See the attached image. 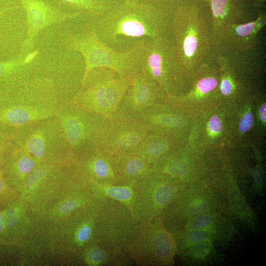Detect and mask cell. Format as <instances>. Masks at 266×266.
Masks as SVG:
<instances>
[{"label":"cell","instance_id":"1","mask_svg":"<svg viewBox=\"0 0 266 266\" xmlns=\"http://www.w3.org/2000/svg\"><path fill=\"white\" fill-rule=\"evenodd\" d=\"M179 0L123 2L89 18L103 43L116 51L126 52L141 39L172 36L173 17Z\"/></svg>","mask_w":266,"mask_h":266},{"label":"cell","instance_id":"2","mask_svg":"<svg viewBox=\"0 0 266 266\" xmlns=\"http://www.w3.org/2000/svg\"><path fill=\"white\" fill-rule=\"evenodd\" d=\"M49 75L35 77L0 95V130L13 133L24 126L55 116L70 102Z\"/></svg>","mask_w":266,"mask_h":266},{"label":"cell","instance_id":"3","mask_svg":"<svg viewBox=\"0 0 266 266\" xmlns=\"http://www.w3.org/2000/svg\"><path fill=\"white\" fill-rule=\"evenodd\" d=\"M172 35L185 74L208 61L213 44L207 7L199 0H179L175 9Z\"/></svg>","mask_w":266,"mask_h":266},{"label":"cell","instance_id":"4","mask_svg":"<svg viewBox=\"0 0 266 266\" xmlns=\"http://www.w3.org/2000/svg\"><path fill=\"white\" fill-rule=\"evenodd\" d=\"M99 202V199L97 203L75 211L57 224L40 228L34 248H44L53 256L78 262L86 247L97 244L96 223Z\"/></svg>","mask_w":266,"mask_h":266},{"label":"cell","instance_id":"5","mask_svg":"<svg viewBox=\"0 0 266 266\" xmlns=\"http://www.w3.org/2000/svg\"><path fill=\"white\" fill-rule=\"evenodd\" d=\"M82 22L66 34L63 44L66 50L77 52L83 57L84 75L92 68L101 66L114 70L121 77L132 76L138 71L143 39L128 52H117L100 40L88 16H83Z\"/></svg>","mask_w":266,"mask_h":266},{"label":"cell","instance_id":"6","mask_svg":"<svg viewBox=\"0 0 266 266\" xmlns=\"http://www.w3.org/2000/svg\"><path fill=\"white\" fill-rule=\"evenodd\" d=\"M12 134V141L39 163L61 166L72 163L70 146L56 116L21 127Z\"/></svg>","mask_w":266,"mask_h":266},{"label":"cell","instance_id":"7","mask_svg":"<svg viewBox=\"0 0 266 266\" xmlns=\"http://www.w3.org/2000/svg\"><path fill=\"white\" fill-rule=\"evenodd\" d=\"M133 75L121 77L109 67L92 68L84 75L82 86L70 103L109 118L117 111Z\"/></svg>","mask_w":266,"mask_h":266},{"label":"cell","instance_id":"8","mask_svg":"<svg viewBox=\"0 0 266 266\" xmlns=\"http://www.w3.org/2000/svg\"><path fill=\"white\" fill-rule=\"evenodd\" d=\"M85 180L73 164L66 166L39 163L26 178L20 192L31 215L41 211L66 190Z\"/></svg>","mask_w":266,"mask_h":266},{"label":"cell","instance_id":"9","mask_svg":"<svg viewBox=\"0 0 266 266\" xmlns=\"http://www.w3.org/2000/svg\"><path fill=\"white\" fill-rule=\"evenodd\" d=\"M138 71L155 81L166 94H170L185 74L172 36L143 39Z\"/></svg>","mask_w":266,"mask_h":266},{"label":"cell","instance_id":"10","mask_svg":"<svg viewBox=\"0 0 266 266\" xmlns=\"http://www.w3.org/2000/svg\"><path fill=\"white\" fill-rule=\"evenodd\" d=\"M99 198L97 244L113 251L128 253L129 244L138 233L139 225L123 204L114 199Z\"/></svg>","mask_w":266,"mask_h":266},{"label":"cell","instance_id":"11","mask_svg":"<svg viewBox=\"0 0 266 266\" xmlns=\"http://www.w3.org/2000/svg\"><path fill=\"white\" fill-rule=\"evenodd\" d=\"M55 116L62 123L72 157L96 148L107 118L93 111L68 103L62 105Z\"/></svg>","mask_w":266,"mask_h":266},{"label":"cell","instance_id":"12","mask_svg":"<svg viewBox=\"0 0 266 266\" xmlns=\"http://www.w3.org/2000/svg\"><path fill=\"white\" fill-rule=\"evenodd\" d=\"M171 181L152 170L133 183L131 213L135 223L140 225L159 217L174 197L176 188Z\"/></svg>","mask_w":266,"mask_h":266},{"label":"cell","instance_id":"13","mask_svg":"<svg viewBox=\"0 0 266 266\" xmlns=\"http://www.w3.org/2000/svg\"><path fill=\"white\" fill-rule=\"evenodd\" d=\"M128 253L134 264L139 266L168 264L175 251L171 234L157 218L139 225L136 237L128 247Z\"/></svg>","mask_w":266,"mask_h":266},{"label":"cell","instance_id":"14","mask_svg":"<svg viewBox=\"0 0 266 266\" xmlns=\"http://www.w3.org/2000/svg\"><path fill=\"white\" fill-rule=\"evenodd\" d=\"M148 133L136 115L118 110L107 118L96 149L109 157L133 152Z\"/></svg>","mask_w":266,"mask_h":266},{"label":"cell","instance_id":"15","mask_svg":"<svg viewBox=\"0 0 266 266\" xmlns=\"http://www.w3.org/2000/svg\"><path fill=\"white\" fill-rule=\"evenodd\" d=\"M99 199L90 182L83 180L66 190L46 208L31 216L39 227L46 228L60 222L79 209L97 203Z\"/></svg>","mask_w":266,"mask_h":266},{"label":"cell","instance_id":"16","mask_svg":"<svg viewBox=\"0 0 266 266\" xmlns=\"http://www.w3.org/2000/svg\"><path fill=\"white\" fill-rule=\"evenodd\" d=\"M26 14L27 36L22 50L31 51L39 32L54 24L69 21L82 14L70 12L53 5L44 0H18Z\"/></svg>","mask_w":266,"mask_h":266},{"label":"cell","instance_id":"17","mask_svg":"<svg viewBox=\"0 0 266 266\" xmlns=\"http://www.w3.org/2000/svg\"><path fill=\"white\" fill-rule=\"evenodd\" d=\"M3 210L8 240L19 246H28L36 237L39 227L27 203L20 198Z\"/></svg>","mask_w":266,"mask_h":266},{"label":"cell","instance_id":"18","mask_svg":"<svg viewBox=\"0 0 266 266\" xmlns=\"http://www.w3.org/2000/svg\"><path fill=\"white\" fill-rule=\"evenodd\" d=\"M166 94L153 79L138 71L133 76L132 83L123 96L118 110L138 114Z\"/></svg>","mask_w":266,"mask_h":266},{"label":"cell","instance_id":"19","mask_svg":"<svg viewBox=\"0 0 266 266\" xmlns=\"http://www.w3.org/2000/svg\"><path fill=\"white\" fill-rule=\"evenodd\" d=\"M208 8L211 20L213 47L224 48L227 33L235 23H241L242 9L235 0H199Z\"/></svg>","mask_w":266,"mask_h":266},{"label":"cell","instance_id":"20","mask_svg":"<svg viewBox=\"0 0 266 266\" xmlns=\"http://www.w3.org/2000/svg\"><path fill=\"white\" fill-rule=\"evenodd\" d=\"M72 162L78 172L89 182L119 185L110 157L96 148L74 155Z\"/></svg>","mask_w":266,"mask_h":266},{"label":"cell","instance_id":"21","mask_svg":"<svg viewBox=\"0 0 266 266\" xmlns=\"http://www.w3.org/2000/svg\"><path fill=\"white\" fill-rule=\"evenodd\" d=\"M39 163L13 141L5 151L0 167L8 184L19 194L26 178Z\"/></svg>","mask_w":266,"mask_h":266},{"label":"cell","instance_id":"22","mask_svg":"<svg viewBox=\"0 0 266 266\" xmlns=\"http://www.w3.org/2000/svg\"><path fill=\"white\" fill-rule=\"evenodd\" d=\"M110 158L119 185L133 183L152 171L151 164L132 152L118 154Z\"/></svg>","mask_w":266,"mask_h":266},{"label":"cell","instance_id":"23","mask_svg":"<svg viewBox=\"0 0 266 266\" xmlns=\"http://www.w3.org/2000/svg\"><path fill=\"white\" fill-rule=\"evenodd\" d=\"M266 24V14L262 11L253 21L232 25L227 33L224 47L227 45L236 51L252 49L256 41L257 35Z\"/></svg>","mask_w":266,"mask_h":266},{"label":"cell","instance_id":"24","mask_svg":"<svg viewBox=\"0 0 266 266\" xmlns=\"http://www.w3.org/2000/svg\"><path fill=\"white\" fill-rule=\"evenodd\" d=\"M70 12L95 17L120 5L124 0H57Z\"/></svg>","mask_w":266,"mask_h":266},{"label":"cell","instance_id":"25","mask_svg":"<svg viewBox=\"0 0 266 266\" xmlns=\"http://www.w3.org/2000/svg\"><path fill=\"white\" fill-rule=\"evenodd\" d=\"M157 133L149 132L133 152L152 165L166 153L170 142Z\"/></svg>","mask_w":266,"mask_h":266},{"label":"cell","instance_id":"26","mask_svg":"<svg viewBox=\"0 0 266 266\" xmlns=\"http://www.w3.org/2000/svg\"><path fill=\"white\" fill-rule=\"evenodd\" d=\"M89 182L92 191L98 197L115 200L123 204L131 212L134 183L127 185H113Z\"/></svg>","mask_w":266,"mask_h":266},{"label":"cell","instance_id":"27","mask_svg":"<svg viewBox=\"0 0 266 266\" xmlns=\"http://www.w3.org/2000/svg\"><path fill=\"white\" fill-rule=\"evenodd\" d=\"M20 198V194L6 182L0 167V202L6 206Z\"/></svg>","mask_w":266,"mask_h":266},{"label":"cell","instance_id":"28","mask_svg":"<svg viewBox=\"0 0 266 266\" xmlns=\"http://www.w3.org/2000/svg\"><path fill=\"white\" fill-rule=\"evenodd\" d=\"M13 140V134L0 130V167H1L5 150Z\"/></svg>","mask_w":266,"mask_h":266},{"label":"cell","instance_id":"29","mask_svg":"<svg viewBox=\"0 0 266 266\" xmlns=\"http://www.w3.org/2000/svg\"><path fill=\"white\" fill-rule=\"evenodd\" d=\"M211 219L209 215H203L196 218L191 223V226L194 229H200L207 226L211 222Z\"/></svg>","mask_w":266,"mask_h":266},{"label":"cell","instance_id":"30","mask_svg":"<svg viewBox=\"0 0 266 266\" xmlns=\"http://www.w3.org/2000/svg\"><path fill=\"white\" fill-rule=\"evenodd\" d=\"M253 116L250 112H247L242 118L239 124V130L245 132L249 130L253 125Z\"/></svg>","mask_w":266,"mask_h":266},{"label":"cell","instance_id":"31","mask_svg":"<svg viewBox=\"0 0 266 266\" xmlns=\"http://www.w3.org/2000/svg\"><path fill=\"white\" fill-rule=\"evenodd\" d=\"M189 236L191 241L197 242L206 239L208 237V234L204 231L195 229L189 233Z\"/></svg>","mask_w":266,"mask_h":266},{"label":"cell","instance_id":"32","mask_svg":"<svg viewBox=\"0 0 266 266\" xmlns=\"http://www.w3.org/2000/svg\"><path fill=\"white\" fill-rule=\"evenodd\" d=\"M209 129L214 133H219L222 131V123L218 116L214 115L211 117L209 121Z\"/></svg>","mask_w":266,"mask_h":266},{"label":"cell","instance_id":"33","mask_svg":"<svg viewBox=\"0 0 266 266\" xmlns=\"http://www.w3.org/2000/svg\"><path fill=\"white\" fill-rule=\"evenodd\" d=\"M0 239L8 240L7 239V232L5 224L3 209L0 210Z\"/></svg>","mask_w":266,"mask_h":266},{"label":"cell","instance_id":"34","mask_svg":"<svg viewBox=\"0 0 266 266\" xmlns=\"http://www.w3.org/2000/svg\"><path fill=\"white\" fill-rule=\"evenodd\" d=\"M206 205L203 202H197L193 205L190 208V211L193 213L202 212L205 211Z\"/></svg>","mask_w":266,"mask_h":266},{"label":"cell","instance_id":"35","mask_svg":"<svg viewBox=\"0 0 266 266\" xmlns=\"http://www.w3.org/2000/svg\"><path fill=\"white\" fill-rule=\"evenodd\" d=\"M260 116L261 120L265 122L266 121V103L263 104L260 107Z\"/></svg>","mask_w":266,"mask_h":266},{"label":"cell","instance_id":"36","mask_svg":"<svg viewBox=\"0 0 266 266\" xmlns=\"http://www.w3.org/2000/svg\"><path fill=\"white\" fill-rule=\"evenodd\" d=\"M18 246V244L14 242L7 240L0 239V246Z\"/></svg>","mask_w":266,"mask_h":266},{"label":"cell","instance_id":"37","mask_svg":"<svg viewBox=\"0 0 266 266\" xmlns=\"http://www.w3.org/2000/svg\"><path fill=\"white\" fill-rule=\"evenodd\" d=\"M266 0H256L254 2V6L257 8H261L264 4Z\"/></svg>","mask_w":266,"mask_h":266},{"label":"cell","instance_id":"38","mask_svg":"<svg viewBox=\"0 0 266 266\" xmlns=\"http://www.w3.org/2000/svg\"><path fill=\"white\" fill-rule=\"evenodd\" d=\"M137 0H124V2H134L135 1H137Z\"/></svg>","mask_w":266,"mask_h":266}]
</instances>
